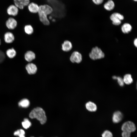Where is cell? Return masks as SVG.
I'll use <instances>...</instances> for the list:
<instances>
[{
    "label": "cell",
    "instance_id": "obj_23",
    "mask_svg": "<svg viewBox=\"0 0 137 137\" xmlns=\"http://www.w3.org/2000/svg\"><path fill=\"white\" fill-rule=\"evenodd\" d=\"M30 102L27 99L25 98L21 100L18 103L19 106L24 108L28 107L30 105Z\"/></svg>",
    "mask_w": 137,
    "mask_h": 137
},
{
    "label": "cell",
    "instance_id": "obj_17",
    "mask_svg": "<svg viewBox=\"0 0 137 137\" xmlns=\"http://www.w3.org/2000/svg\"><path fill=\"white\" fill-rule=\"evenodd\" d=\"M85 106L86 109L90 112H95L97 109V107L96 104L91 101L87 102L85 104Z\"/></svg>",
    "mask_w": 137,
    "mask_h": 137
},
{
    "label": "cell",
    "instance_id": "obj_4",
    "mask_svg": "<svg viewBox=\"0 0 137 137\" xmlns=\"http://www.w3.org/2000/svg\"><path fill=\"white\" fill-rule=\"evenodd\" d=\"M89 55L90 58L94 60L102 58L105 56L104 53L100 48L97 46L92 48Z\"/></svg>",
    "mask_w": 137,
    "mask_h": 137
},
{
    "label": "cell",
    "instance_id": "obj_32",
    "mask_svg": "<svg viewBox=\"0 0 137 137\" xmlns=\"http://www.w3.org/2000/svg\"><path fill=\"white\" fill-rule=\"evenodd\" d=\"M1 44V39H0V45Z\"/></svg>",
    "mask_w": 137,
    "mask_h": 137
},
{
    "label": "cell",
    "instance_id": "obj_30",
    "mask_svg": "<svg viewBox=\"0 0 137 137\" xmlns=\"http://www.w3.org/2000/svg\"><path fill=\"white\" fill-rule=\"evenodd\" d=\"M94 3L96 5H99L101 4L104 0H92Z\"/></svg>",
    "mask_w": 137,
    "mask_h": 137
},
{
    "label": "cell",
    "instance_id": "obj_28",
    "mask_svg": "<svg viewBox=\"0 0 137 137\" xmlns=\"http://www.w3.org/2000/svg\"><path fill=\"white\" fill-rule=\"evenodd\" d=\"M5 55L4 52L0 50V63L2 62L5 59Z\"/></svg>",
    "mask_w": 137,
    "mask_h": 137
},
{
    "label": "cell",
    "instance_id": "obj_34",
    "mask_svg": "<svg viewBox=\"0 0 137 137\" xmlns=\"http://www.w3.org/2000/svg\"><path fill=\"white\" fill-rule=\"evenodd\" d=\"M31 137H34L33 136H31Z\"/></svg>",
    "mask_w": 137,
    "mask_h": 137
},
{
    "label": "cell",
    "instance_id": "obj_20",
    "mask_svg": "<svg viewBox=\"0 0 137 137\" xmlns=\"http://www.w3.org/2000/svg\"><path fill=\"white\" fill-rule=\"evenodd\" d=\"M6 54L9 58L12 59L14 57L16 54L15 50L13 48H9L7 50Z\"/></svg>",
    "mask_w": 137,
    "mask_h": 137
},
{
    "label": "cell",
    "instance_id": "obj_13",
    "mask_svg": "<svg viewBox=\"0 0 137 137\" xmlns=\"http://www.w3.org/2000/svg\"><path fill=\"white\" fill-rule=\"evenodd\" d=\"M4 39L6 43L9 44L13 42L15 37L12 33L10 32H7L4 34Z\"/></svg>",
    "mask_w": 137,
    "mask_h": 137
},
{
    "label": "cell",
    "instance_id": "obj_27",
    "mask_svg": "<svg viewBox=\"0 0 137 137\" xmlns=\"http://www.w3.org/2000/svg\"><path fill=\"white\" fill-rule=\"evenodd\" d=\"M102 137H113L112 133L109 131H105L102 135Z\"/></svg>",
    "mask_w": 137,
    "mask_h": 137
},
{
    "label": "cell",
    "instance_id": "obj_5",
    "mask_svg": "<svg viewBox=\"0 0 137 137\" xmlns=\"http://www.w3.org/2000/svg\"><path fill=\"white\" fill-rule=\"evenodd\" d=\"M70 60L73 63L79 64L82 61V56L81 54L78 52L74 51L71 54Z\"/></svg>",
    "mask_w": 137,
    "mask_h": 137
},
{
    "label": "cell",
    "instance_id": "obj_26",
    "mask_svg": "<svg viewBox=\"0 0 137 137\" xmlns=\"http://www.w3.org/2000/svg\"><path fill=\"white\" fill-rule=\"evenodd\" d=\"M112 78L113 79L117 80V82L120 86L122 87L123 86L124 83L123 78H122L120 77L114 76Z\"/></svg>",
    "mask_w": 137,
    "mask_h": 137
},
{
    "label": "cell",
    "instance_id": "obj_6",
    "mask_svg": "<svg viewBox=\"0 0 137 137\" xmlns=\"http://www.w3.org/2000/svg\"><path fill=\"white\" fill-rule=\"evenodd\" d=\"M110 19L112 21V24L115 25H118L121 23V20L124 19L123 16L119 13L115 12L112 14Z\"/></svg>",
    "mask_w": 137,
    "mask_h": 137
},
{
    "label": "cell",
    "instance_id": "obj_19",
    "mask_svg": "<svg viewBox=\"0 0 137 137\" xmlns=\"http://www.w3.org/2000/svg\"><path fill=\"white\" fill-rule=\"evenodd\" d=\"M132 29L131 25L128 23L124 24L122 26L121 30L124 33H127L130 32Z\"/></svg>",
    "mask_w": 137,
    "mask_h": 137
},
{
    "label": "cell",
    "instance_id": "obj_8",
    "mask_svg": "<svg viewBox=\"0 0 137 137\" xmlns=\"http://www.w3.org/2000/svg\"><path fill=\"white\" fill-rule=\"evenodd\" d=\"M25 68L28 74L30 75L35 74L38 70L37 65L33 63H30L27 64Z\"/></svg>",
    "mask_w": 137,
    "mask_h": 137
},
{
    "label": "cell",
    "instance_id": "obj_7",
    "mask_svg": "<svg viewBox=\"0 0 137 137\" xmlns=\"http://www.w3.org/2000/svg\"><path fill=\"white\" fill-rule=\"evenodd\" d=\"M121 129L122 131H128L130 133L135 131L136 127L132 122L128 121L124 123L122 125Z\"/></svg>",
    "mask_w": 137,
    "mask_h": 137
},
{
    "label": "cell",
    "instance_id": "obj_21",
    "mask_svg": "<svg viewBox=\"0 0 137 137\" xmlns=\"http://www.w3.org/2000/svg\"><path fill=\"white\" fill-rule=\"evenodd\" d=\"M124 83L127 84H130L133 82V79L131 75L130 74L125 75L123 78Z\"/></svg>",
    "mask_w": 137,
    "mask_h": 137
},
{
    "label": "cell",
    "instance_id": "obj_31",
    "mask_svg": "<svg viewBox=\"0 0 137 137\" xmlns=\"http://www.w3.org/2000/svg\"><path fill=\"white\" fill-rule=\"evenodd\" d=\"M134 45L137 47V39L136 38L134 41Z\"/></svg>",
    "mask_w": 137,
    "mask_h": 137
},
{
    "label": "cell",
    "instance_id": "obj_25",
    "mask_svg": "<svg viewBox=\"0 0 137 137\" xmlns=\"http://www.w3.org/2000/svg\"><path fill=\"white\" fill-rule=\"evenodd\" d=\"M25 132L24 130L22 129L18 130L15 131L14 133V135L19 137H25Z\"/></svg>",
    "mask_w": 137,
    "mask_h": 137
},
{
    "label": "cell",
    "instance_id": "obj_9",
    "mask_svg": "<svg viewBox=\"0 0 137 137\" xmlns=\"http://www.w3.org/2000/svg\"><path fill=\"white\" fill-rule=\"evenodd\" d=\"M6 25L8 29L13 30L16 27L17 22L15 19L11 17L9 18L6 21Z\"/></svg>",
    "mask_w": 137,
    "mask_h": 137
},
{
    "label": "cell",
    "instance_id": "obj_15",
    "mask_svg": "<svg viewBox=\"0 0 137 137\" xmlns=\"http://www.w3.org/2000/svg\"><path fill=\"white\" fill-rule=\"evenodd\" d=\"M62 50L64 52H68L70 51L72 48L71 42L68 40L64 41L62 44Z\"/></svg>",
    "mask_w": 137,
    "mask_h": 137
},
{
    "label": "cell",
    "instance_id": "obj_1",
    "mask_svg": "<svg viewBox=\"0 0 137 137\" xmlns=\"http://www.w3.org/2000/svg\"><path fill=\"white\" fill-rule=\"evenodd\" d=\"M47 1L53 8V12L50 14L53 17L60 19L66 15L65 8L62 3L58 0H47Z\"/></svg>",
    "mask_w": 137,
    "mask_h": 137
},
{
    "label": "cell",
    "instance_id": "obj_29",
    "mask_svg": "<svg viewBox=\"0 0 137 137\" xmlns=\"http://www.w3.org/2000/svg\"><path fill=\"white\" fill-rule=\"evenodd\" d=\"M122 133V137H130L131 135V133L130 132L123 131Z\"/></svg>",
    "mask_w": 137,
    "mask_h": 137
},
{
    "label": "cell",
    "instance_id": "obj_3",
    "mask_svg": "<svg viewBox=\"0 0 137 137\" xmlns=\"http://www.w3.org/2000/svg\"><path fill=\"white\" fill-rule=\"evenodd\" d=\"M29 117L32 119L36 118L42 124L45 123L47 120V117L45 111L40 107H37L33 109L30 113Z\"/></svg>",
    "mask_w": 137,
    "mask_h": 137
},
{
    "label": "cell",
    "instance_id": "obj_24",
    "mask_svg": "<svg viewBox=\"0 0 137 137\" xmlns=\"http://www.w3.org/2000/svg\"><path fill=\"white\" fill-rule=\"evenodd\" d=\"M22 124L23 127L25 129L29 128L31 125L30 121L27 118H25L23 121L22 122Z\"/></svg>",
    "mask_w": 137,
    "mask_h": 137
},
{
    "label": "cell",
    "instance_id": "obj_16",
    "mask_svg": "<svg viewBox=\"0 0 137 137\" xmlns=\"http://www.w3.org/2000/svg\"><path fill=\"white\" fill-rule=\"evenodd\" d=\"M123 117L122 113L117 111L115 112L113 114L112 116V121L115 123H117L120 122Z\"/></svg>",
    "mask_w": 137,
    "mask_h": 137
},
{
    "label": "cell",
    "instance_id": "obj_22",
    "mask_svg": "<svg viewBox=\"0 0 137 137\" xmlns=\"http://www.w3.org/2000/svg\"><path fill=\"white\" fill-rule=\"evenodd\" d=\"M24 30L25 33L29 35H32L34 32V29L30 24H27L24 27Z\"/></svg>",
    "mask_w": 137,
    "mask_h": 137
},
{
    "label": "cell",
    "instance_id": "obj_18",
    "mask_svg": "<svg viewBox=\"0 0 137 137\" xmlns=\"http://www.w3.org/2000/svg\"><path fill=\"white\" fill-rule=\"evenodd\" d=\"M115 6L114 3L112 0H109L104 5V8L108 11L112 10Z\"/></svg>",
    "mask_w": 137,
    "mask_h": 137
},
{
    "label": "cell",
    "instance_id": "obj_10",
    "mask_svg": "<svg viewBox=\"0 0 137 137\" xmlns=\"http://www.w3.org/2000/svg\"><path fill=\"white\" fill-rule=\"evenodd\" d=\"M14 5L18 8L23 9L29 3V0H13Z\"/></svg>",
    "mask_w": 137,
    "mask_h": 137
},
{
    "label": "cell",
    "instance_id": "obj_12",
    "mask_svg": "<svg viewBox=\"0 0 137 137\" xmlns=\"http://www.w3.org/2000/svg\"><path fill=\"white\" fill-rule=\"evenodd\" d=\"M18 8L15 5H10L7 9V12L9 15L15 16L16 15L18 12Z\"/></svg>",
    "mask_w": 137,
    "mask_h": 137
},
{
    "label": "cell",
    "instance_id": "obj_33",
    "mask_svg": "<svg viewBox=\"0 0 137 137\" xmlns=\"http://www.w3.org/2000/svg\"><path fill=\"white\" fill-rule=\"evenodd\" d=\"M134 0V1H137V0Z\"/></svg>",
    "mask_w": 137,
    "mask_h": 137
},
{
    "label": "cell",
    "instance_id": "obj_11",
    "mask_svg": "<svg viewBox=\"0 0 137 137\" xmlns=\"http://www.w3.org/2000/svg\"><path fill=\"white\" fill-rule=\"evenodd\" d=\"M24 56L25 60L28 62L32 61L36 58V55L35 53L30 50L27 51L25 53Z\"/></svg>",
    "mask_w": 137,
    "mask_h": 137
},
{
    "label": "cell",
    "instance_id": "obj_2",
    "mask_svg": "<svg viewBox=\"0 0 137 137\" xmlns=\"http://www.w3.org/2000/svg\"><path fill=\"white\" fill-rule=\"evenodd\" d=\"M53 12V8L49 5L45 4L40 6L37 13L40 21L45 25H49V22L48 16L51 14Z\"/></svg>",
    "mask_w": 137,
    "mask_h": 137
},
{
    "label": "cell",
    "instance_id": "obj_14",
    "mask_svg": "<svg viewBox=\"0 0 137 137\" xmlns=\"http://www.w3.org/2000/svg\"><path fill=\"white\" fill-rule=\"evenodd\" d=\"M28 6V9L31 13L34 14L38 13L39 9V6L37 4L32 2L29 3Z\"/></svg>",
    "mask_w": 137,
    "mask_h": 137
}]
</instances>
